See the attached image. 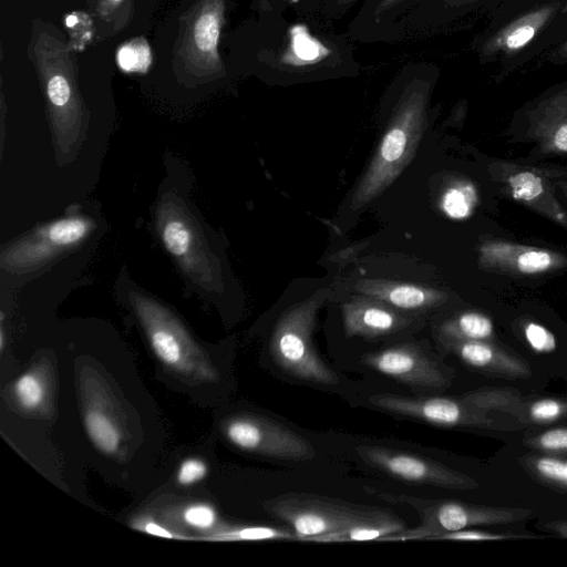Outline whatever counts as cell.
<instances>
[{
    "label": "cell",
    "mask_w": 567,
    "mask_h": 567,
    "mask_svg": "<svg viewBox=\"0 0 567 567\" xmlns=\"http://www.w3.org/2000/svg\"><path fill=\"white\" fill-rule=\"evenodd\" d=\"M355 452L370 466L401 481L453 489L476 488L478 485L468 475L406 451L359 445Z\"/></svg>",
    "instance_id": "obj_9"
},
{
    "label": "cell",
    "mask_w": 567,
    "mask_h": 567,
    "mask_svg": "<svg viewBox=\"0 0 567 567\" xmlns=\"http://www.w3.org/2000/svg\"><path fill=\"white\" fill-rule=\"evenodd\" d=\"M92 229L93 223L82 215L38 227L2 254V268L17 272L37 269L82 243Z\"/></svg>",
    "instance_id": "obj_7"
},
{
    "label": "cell",
    "mask_w": 567,
    "mask_h": 567,
    "mask_svg": "<svg viewBox=\"0 0 567 567\" xmlns=\"http://www.w3.org/2000/svg\"><path fill=\"white\" fill-rule=\"evenodd\" d=\"M368 401L379 410L439 426H475L488 423L487 419L476 412L475 406L463 400L381 393L369 396Z\"/></svg>",
    "instance_id": "obj_11"
},
{
    "label": "cell",
    "mask_w": 567,
    "mask_h": 567,
    "mask_svg": "<svg viewBox=\"0 0 567 567\" xmlns=\"http://www.w3.org/2000/svg\"><path fill=\"white\" fill-rule=\"evenodd\" d=\"M406 528L405 523L395 515L386 518L352 526L342 530L327 533L308 538L306 542L317 543H340V542H361V540H381L383 537L395 534Z\"/></svg>",
    "instance_id": "obj_22"
},
{
    "label": "cell",
    "mask_w": 567,
    "mask_h": 567,
    "mask_svg": "<svg viewBox=\"0 0 567 567\" xmlns=\"http://www.w3.org/2000/svg\"><path fill=\"white\" fill-rule=\"evenodd\" d=\"M442 333L449 339L484 341L493 336L494 324L487 316L467 311L446 322Z\"/></svg>",
    "instance_id": "obj_24"
},
{
    "label": "cell",
    "mask_w": 567,
    "mask_h": 567,
    "mask_svg": "<svg viewBox=\"0 0 567 567\" xmlns=\"http://www.w3.org/2000/svg\"><path fill=\"white\" fill-rule=\"evenodd\" d=\"M113 1H114V2H117V1H120V0H113Z\"/></svg>",
    "instance_id": "obj_42"
},
{
    "label": "cell",
    "mask_w": 567,
    "mask_h": 567,
    "mask_svg": "<svg viewBox=\"0 0 567 567\" xmlns=\"http://www.w3.org/2000/svg\"><path fill=\"white\" fill-rule=\"evenodd\" d=\"M343 312L349 337H379L396 331L406 323V319L392 309L371 302L347 305Z\"/></svg>",
    "instance_id": "obj_19"
},
{
    "label": "cell",
    "mask_w": 567,
    "mask_h": 567,
    "mask_svg": "<svg viewBox=\"0 0 567 567\" xmlns=\"http://www.w3.org/2000/svg\"><path fill=\"white\" fill-rule=\"evenodd\" d=\"M566 412L567 404L555 399L538 400L528 409L530 420L538 423L555 421Z\"/></svg>",
    "instance_id": "obj_31"
},
{
    "label": "cell",
    "mask_w": 567,
    "mask_h": 567,
    "mask_svg": "<svg viewBox=\"0 0 567 567\" xmlns=\"http://www.w3.org/2000/svg\"><path fill=\"white\" fill-rule=\"evenodd\" d=\"M83 423L90 442L104 454H115L122 443V432L114 416L97 406H89Z\"/></svg>",
    "instance_id": "obj_21"
},
{
    "label": "cell",
    "mask_w": 567,
    "mask_h": 567,
    "mask_svg": "<svg viewBox=\"0 0 567 567\" xmlns=\"http://www.w3.org/2000/svg\"><path fill=\"white\" fill-rule=\"evenodd\" d=\"M118 65L126 72H145L151 64V51L143 40L123 45L117 52Z\"/></svg>",
    "instance_id": "obj_28"
},
{
    "label": "cell",
    "mask_w": 567,
    "mask_h": 567,
    "mask_svg": "<svg viewBox=\"0 0 567 567\" xmlns=\"http://www.w3.org/2000/svg\"><path fill=\"white\" fill-rule=\"evenodd\" d=\"M220 17L219 10H209L198 18L194 28L196 47L202 52L208 53V55L215 60H217Z\"/></svg>",
    "instance_id": "obj_26"
},
{
    "label": "cell",
    "mask_w": 567,
    "mask_h": 567,
    "mask_svg": "<svg viewBox=\"0 0 567 567\" xmlns=\"http://www.w3.org/2000/svg\"><path fill=\"white\" fill-rule=\"evenodd\" d=\"M280 44L275 45L271 70L279 79H316L358 72L348 41L307 23L279 27Z\"/></svg>",
    "instance_id": "obj_2"
},
{
    "label": "cell",
    "mask_w": 567,
    "mask_h": 567,
    "mask_svg": "<svg viewBox=\"0 0 567 567\" xmlns=\"http://www.w3.org/2000/svg\"><path fill=\"white\" fill-rule=\"evenodd\" d=\"M516 536L493 534L482 530L460 529L437 535L433 540H501Z\"/></svg>",
    "instance_id": "obj_35"
},
{
    "label": "cell",
    "mask_w": 567,
    "mask_h": 567,
    "mask_svg": "<svg viewBox=\"0 0 567 567\" xmlns=\"http://www.w3.org/2000/svg\"><path fill=\"white\" fill-rule=\"evenodd\" d=\"M264 509L287 523L298 540L380 520L393 513L332 497L288 493L264 503Z\"/></svg>",
    "instance_id": "obj_3"
},
{
    "label": "cell",
    "mask_w": 567,
    "mask_h": 567,
    "mask_svg": "<svg viewBox=\"0 0 567 567\" xmlns=\"http://www.w3.org/2000/svg\"><path fill=\"white\" fill-rule=\"evenodd\" d=\"M361 361L364 365L410 386L435 389L449 384L439 363L412 343L365 353Z\"/></svg>",
    "instance_id": "obj_12"
},
{
    "label": "cell",
    "mask_w": 567,
    "mask_h": 567,
    "mask_svg": "<svg viewBox=\"0 0 567 567\" xmlns=\"http://www.w3.org/2000/svg\"><path fill=\"white\" fill-rule=\"evenodd\" d=\"M316 309L311 302L286 313L275 328L270 351L276 363L289 374L319 384H336L338 375L320 359L312 343Z\"/></svg>",
    "instance_id": "obj_6"
},
{
    "label": "cell",
    "mask_w": 567,
    "mask_h": 567,
    "mask_svg": "<svg viewBox=\"0 0 567 567\" xmlns=\"http://www.w3.org/2000/svg\"><path fill=\"white\" fill-rule=\"evenodd\" d=\"M557 186L560 188L561 193L567 197V182H558Z\"/></svg>",
    "instance_id": "obj_39"
},
{
    "label": "cell",
    "mask_w": 567,
    "mask_h": 567,
    "mask_svg": "<svg viewBox=\"0 0 567 567\" xmlns=\"http://www.w3.org/2000/svg\"><path fill=\"white\" fill-rule=\"evenodd\" d=\"M225 435L239 450L262 456L310 461L316 451L312 444L289 427L257 414H243L226 422Z\"/></svg>",
    "instance_id": "obj_8"
},
{
    "label": "cell",
    "mask_w": 567,
    "mask_h": 567,
    "mask_svg": "<svg viewBox=\"0 0 567 567\" xmlns=\"http://www.w3.org/2000/svg\"><path fill=\"white\" fill-rule=\"evenodd\" d=\"M423 0H364L348 25L352 41L384 42L392 27Z\"/></svg>",
    "instance_id": "obj_18"
},
{
    "label": "cell",
    "mask_w": 567,
    "mask_h": 567,
    "mask_svg": "<svg viewBox=\"0 0 567 567\" xmlns=\"http://www.w3.org/2000/svg\"><path fill=\"white\" fill-rule=\"evenodd\" d=\"M478 203V193L470 181H457L442 195L441 208L452 219L468 218Z\"/></svg>",
    "instance_id": "obj_25"
},
{
    "label": "cell",
    "mask_w": 567,
    "mask_h": 567,
    "mask_svg": "<svg viewBox=\"0 0 567 567\" xmlns=\"http://www.w3.org/2000/svg\"><path fill=\"white\" fill-rule=\"evenodd\" d=\"M527 135L547 154H567V89L542 100L528 112Z\"/></svg>",
    "instance_id": "obj_17"
},
{
    "label": "cell",
    "mask_w": 567,
    "mask_h": 567,
    "mask_svg": "<svg viewBox=\"0 0 567 567\" xmlns=\"http://www.w3.org/2000/svg\"><path fill=\"white\" fill-rule=\"evenodd\" d=\"M291 1H295V2H296V1H298V0H291Z\"/></svg>",
    "instance_id": "obj_43"
},
{
    "label": "cell",
    "mask_w": 567,
    "mask_h": 567,
    "mask_svg": "<svg viewBox=\"0 0 567 567\" xmlns=\"http://www.w3.org/2000/svg\"><path fill=\"white\" fill-rule=\"evenodd\" d=\"M558 53L564 56V58H567V43L564 44L560 50L558 51Z\"/></svg>",
    "instance_id": "obj_41"
},
{
    "label": "cell",
    "mask_w": 567,
    "mask_h": 567,
    "mask_svg": "<svg viewBox=\"0 0 567 567\" xmlns=\"http://www.w3.org/2000/svg\"><path fill=\"white\" fill-rule=\"evenodd\" d=\"M483 0H423L390 30L385 42L423 35L449 25L475 9Z\"/></svg>",
    "instance_id": "obj_16"
},
{
    "label": "cell",
    "mask_w": 567,
    "mask_h": 567,
    "mask_svg": "<svg viewBox=\"0 0 567 567\" xmlns=\"http://www.w3.org/2000/svg\"><path fill=\"white\" fill-rule=\"evenodd\" d=\"M478 265L492 272L530 276L567 267V257L551 249L488 240L478 248Z\"/></svg>",
    "instance_id": "obj_13"
},
{
    "label": "cell",
    "mask_w": 567,
    "mask_h": 567,
    "mask_svg": "<svg viewBox=\"0 0 567 567\" xmlns=\"http://www.w3.org/2000/svg\"><path fill=\"white\" fill-rule=\"evenodd\" d=\"M524 337L529 347L538 353L556 350L557 341L554 333L540 323L528 321L524 326Z\"/></svg>",
    "instance_id": "obj_30"
},
{
    "label": "cell",
    "mask_w": 567,
    "mask_h": 567,
    "mask_svg": "<svg viewBox=\"0 0 567 567\" xmlns=\"http://www.w3.org/2000/svg\"><path fill=\"white\" fill-rule=\"evenodd\" d=\"M532 444L540 450L548 452L567 451V427H556L548 430L536 436Z\"/></svg>",
    "instance_id": "obj_32"
},
{
    "label": "cell",
    "mask_w": 567,
    "mask_h": 567,
    "mask_svg": "<svg viewBox=\"0 0 567 567\" xmlns=\"http://www.w3.org/2000/svg\"><path fill=\"white\" fill-rule=\"evenodd\" d=\"M550 527L563 536L567 537V523H555Z\"/></svg>",
    "instance_id": "obj_38"
},
{
    "label": "cell",
    "mask_w": 567,
    "mask_h": 567,
    "mask_svg": "<svg viewBox=\"0 0 567 567\" xmlns=\"http://www.w3.org/2000/svg\"><path fill=\"white\" fill-rule=\"evenodd\" d=\"M48 95L56 107L65 106L71 96L68 81L61 75H54L48 83Z\"/></svg>",
    "instance_id": "obj_37"
},
{
    "label": "cell",
    "mask_w": 567,
    "mask_h": 567,
    "mask_svg": "<svg viewBox=\"0 0 567 567\" xmlns=\"http://www.w3.org/2000/svg\"><path fill=\"white\" fill-rule=\"evenodd\" d=\"M207 474L205 462L199 458L185 460L177 472V481L181 485L189 486L202 481Z\"/></svg>",
    "instance_id": "obj_33"
},
{
    "label": "cell",
    "mask_w": 567,
    "mask_h": 567,
    "mask_svg": "<svg viewBox=\"0 0 567 567\" xmlns=\"http://www.w3.org/2000/svg\"><path fill=\"white\" fill-rule=\"evenodd\" d=\"M157 228L164 247L178 265L189 276L208 284V246L187 209L173 200L163 202L157 214Z\"/></svg>",
    "instance_id": "obj_10"
},
{
    "label": "cell",
    "mask_w": 567,
    "mask_h": 567,
    "mask_svg": "<svg viewBox=\"0 0 567 567\" xmlns=\"http://www.w3.org/2000/svg\"><path fill=\"white\" fill-rule=\"evenodd\" d=\"M443 343L471 367L502 371L512 375H524L527 372L523 362L485 341L445 338Z\"/></svg>",
    "instance_id": "obj_20"
},
{
    "label": "cell",
    "mask_w": 567,
    "mask_h": 567,
    "mask_svg": "<svg viewBox=\"0 0 567 567\" xmlns=\"http://www.w3.org/2000/svg\"><path fill=\"white\" fill-rule=\"evenodd\" d=\"M185 522L199 529L210 528L216 522L215 511L203 504L189 506L184 513Z\"/></svg>",
    "instance_id": "obj_34"
},
{
    "label": "cell",
    "mask_w": 567,
    "mask_h": 567,
    "mask_svg": "<svg viewBox=\"0 0 567 567\" xmlns=\"http://www.w3.org/2000/svg\"><path fill=\"white\" fill-rule=\"evenodd\" d=\"M370 295L403 309H420L437 303L442 299L440 292L423 289L413 285H391L370 288Z\"/></svg>",
    "instance_id": "obj_23"
},
{
    "label": "cell",
    "mask_w": 567,
    "mask_h": 567,
    "mask_svg": "<svg viewBox=\"0 0 567 567\" xmlns=\"http://www.w3.org/2000/svg\"><path fill=\"white\" fill-rule=\"evenodd\" d=\"M78 22L76 18L73 16H70L66 18V25L68 27H74V24Z\"/></svg>",
    "instance_id": "obj_40"
},
{
    "label": "cell",
    "mask_w": 567,
    "mask_h": 567,
    "mask_svg": "<svg viewBox=\"0 0 567 567\" xmlns=\"http://www.w3.org/2000/svg\"><path fill=\"white\" fill-rule=\"evenodd\" d=\"M559 8L557 1L546 2L514 18L484 41L480 49L481 55L508 56L519 53L549 24Z\"/></svg>",
    "instance_id": "obj_15"
},
{
    "label": "cell",
    "mask_w": 567,
    "mask_h": 567,
    "mask_svg": "<svg viewBox=\"0 0 567 567\" xmlns=\"http://www.w3.org/2000/svg\"><path fill=\"white\" fill-rule=\"evenodd\" d=\"M13 393L21 408L35 410L45 399V386L37 374L29 372L16 380Z\"/></svg>",
    "instance_id": "obj_27"
},
{
    "label": "cell",
    "mask_w": 567,
    "mask_h": 567,
    "mask_svg": "<svg viewBox=\"0 0 567 567\" xmlns=\"http://www.w3.org/2000/svg\"><path fill=\"white\" fill-rule=\"evenodd\" d=\"M534 471L543 478L567 487V460L542 456L533 460Z\"/></svg>",
    "instance_id": "obj_29"
},
{
    "label": "cell",
    "mask_w": 567,
    "mask_h": 567,
    "mask_svg": "<svg viewBox=\"0 0 567 567\" xmlns=\"http://www.w3.org/2000/svg\"><path fill=\"white\" fill-rule=\"evenodd\" d=\"M440 71L433 63L410 62L392 81L395 95L390 121L377 154L361 179L352 208L379 196L413 157L426 125L427 109Z\"/></svg>",
    "instance_id": "obj_1"
},
{
    "label": "cell",
    "mask_w": 567,
    "mask_h": 567,
    "mask_svg": "<svg viewBox=\"0 0 567 567\" xmlns=\"http://www.w3.org/2000/svg\"><path fill=\"white\" fill-rule=\"evenodd\" d=\"M361 0H318V12L326 19H339L347 14Z\"/></svg>",
    "instance_id": "obj_36"
},
{
    "label": "cell",
    "mask_w": 567,
    "mask_h": 567,
    "mask_svg": "<svg viewBox=\"0 0 567 567\" xmlns=\"http://www.w3.org/2000/svg\"><path fill=\"white\" fill-rule=\"evenodd\" d=\"M131 303L153 353L169 370L212 380L216 371L206 361L185 326L171 310L152 297L133 291Z\"/></svg>",
    "instance_id": "obj_5"
},
{
    "label": "cell",
    "mask_w": 567,
    "mask_h": 567,
    "mask_svg": "<svg viewBox=\"0 0 567 567\" xmlns=\"http://www.w3.org/2000/svg\"><path fill=\"white\" fill-rule=\"evenodd\" d=\"M367 493L389 503L406 504L422 517V524L404 528L381 540L434 539L446 532L464 529L474 525L507 524L528 517L532 512L517 508H493L470 505L455 501H433L409 494H398L364 487Z\"/></svg>",
    "instance_id": "obj_4"
},
{
    "label": "cell",
    "mask_w": 567,
    "mask_h": 567,
    "mask_svg": "<svg viewBox=\"0 0 567 567\" xmlns=\"http://www.w3.org/2000/svg\"><path fill=\"white\" fill-rule=\"evenodd\" d=\"M489 172L511 198L567 229V212L555 196L551 183L543 174L501 162L492 163Z\"/></svg>",
    "instance_id": "obj_14"
}]
</instances>
